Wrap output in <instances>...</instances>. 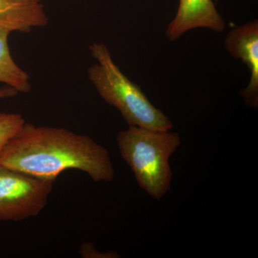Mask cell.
Here are the masks:
<instances>
[{"label": "cell", "instance_id": "52a82bcc", "mask_svg": "<svg viewBox=\"0 0 258 258\" xmlns=\"http://www.w3.org/2000/svg\"><path fill=\"white\" fill-rule=\"evenodd\" d=\"M48 20L41 0H0V28L28 33L46 26Z\"/></svg>", "mask_w": 258, "mask_h": 258}, {"label": "cell", "instance_id": "9c48e42d", "mask_svg": "<svg viewBox=\"0 0 258 258\" xmlns=\"http://www.w3.org/2000/svg\"><path fill=\"white\" fill-rule=\"evenodd\" d=\"M25 123L23 117L18 113H0V154Z\"/></svg>", "mask_w": 258, "mask_h": 258}, {"label": "cell", "instance_id": "8992f818", "mask_svg": "<svg viewBox=\"0 0 258 258\" xmlns=\"http://www.w3.org/2000/svg\"><path fill=\"white\" fill-rule=\"evenodd\" d=\"M197 28L220 33L225 31L226 23L212 0H179L175 17L166 28V37L174 41Z\"/></svg>", "mask_w": 258, "mask_h": 258}, {"label": "cell", "instance_id": "ba28073f", "mask_svg": "<svg viewBox=\"0 0 258 258\" xmlns=\"http://www.w3.org/2000/svg\"><path fill=\"white\" fill-rule=\"evenodd\" d=\"M10 32L0 28V83H5L18 93H28L32 89L30 76L12 57L8 45Z\"/></svg>", "mask_w": 258, "mask_h": 258}, {"label": "cell", "instance_id": "5b68a950", "mask_svg": "<svg viewBox=\"0 0 258 258\" xmlns=\"http://www.w3.org/2000/svg\"><path fill=\"white\" fill-rule=\"evenodd\" d=\"M225 47L232 57L240 59L250 72L247 87L240 94L246 106L258 108V20L239 25L229 31Z\"/></svg>", "mask_w": 258, "mask_h": 258}, {"label": "cell", "instance_id": "277c9868", "mask_svg": "<svg viewBox=\"0 0 258 258\" xmlns=\"http://www.w3.org/2000/svg\"><path fill=\"white\" fill-rule=\"evenodd\" d=\"M54 181L0 164V221L19 222L38 215L46 206Z\"/></svg>", "mask_w": 258, "mask_h": 258}, {"label": "cell", "instance_id": "3957f363", "mask_svg": "<svg viewBox=\"0 0 258 258\" xmlns=\"http://www.w3.org/2000/svg\"><path fill=\"white\" fill-rule=\"evenodd\" d=\"M116 142L139 186L155 200L164 198L171 189L169 159L181 145L179 134L129 126L118 134Z\"/></svg>", "mask_w": 258, "mask_h": 258}, {"label": "cell", "instance_id": "8fae6325", "mask_svg": "<svg viewBox=\"0 0 258 258\" xmlns=\"http://www.w3.org/2000/svg\"><path fill=\"white\" fill-rule=\"evenodd\" d=\"M18 93L13 88L10 87L4 88V89L0 90V99L16 96Z\"/></svg>", "mask_w": 258, "mask_h": 258}, {"label": "cell", "instance_id": "6da1fadb", "mask_svg": "<svg viewBox=\"0 0 258 258\" xmlns=\"http://www.w3.org/2000/svg\"><path fill=\"white\" fill-rule=\"evenodd\" d=\"M0 164L55 181L69 169L86 173L95 182H109L115 176L108 149L91 137L26 122L5 146Z\"/></svg>", "mask_w": 258, "mask_h": 258}, {"label": "cell", "instance_id": "30bf717a", "mask_svg": "<svg viewBox=\"0 0 258 258\" xmlns=\"http://www.w3.org/2000/svg\"><path fill=\"white\" fill-rule=\"evenodd\" d=\"M81 257L88 258H116L120 257L118 254L115 251H108L107 252H101L96 249L92 243L84 242L81 244L79 250Z\"/></svg>", "mask_w": 258, "mask_h": 258}, {"label": "cell", "instance_id": "7a4b0ae2", "mask_svg": "<svg viewBox=\"0 0 258 258\" xmlns=\"http://www.w3.org/2000/svg\"><path fill=\"white\" fill-rule=\"evenodd\" d=\"M89 50L96 62L88 70V79L102 99L116 108L129 126L157 131L173 128L170 118L121 72L105 44L94 42Z\"/></svg>", "mask_w": 258, "mask_h": 258}]
</instances>
